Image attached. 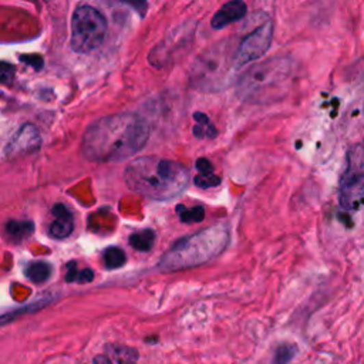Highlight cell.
Returning a JSON list of instances; mask_svg holds the SVG:
<instances>
[{
    "instance_id": "obj_1",
    "label": "cell",
    "mask_w": 364,
    "mask_h": 364,
    "mask_svg": "<svg viewBox=\"0 0 364 364\" xmlns=\"http://www.w3.org/2000/svg\"><path fill=\"white\" fill-rule=\"evenodd\" d=\"M150 138V127L137 114L124 113L91 124L83 138V154L96 162H116L140 153Z\"/></svg>"
},
{
    "instance_id": "obj_2",
    "label": "cell",
    "mask_w": 364,
    "mask_h": 364,
    "mask_svg": "<svg viewBox=\"0 0 364 364\" xmlns=\"http://www.w3.org/2000/svg\"><path fill=\"white\" fill-rule=\"evenodd\" d=\"M129 188L154 201H168L188 188L190 170L182 164L158 157H140L124 171Z\"/></svg>"
},
{
    "instance_id": "obj_3",
    "label": "cell",
    "mask_w": 364,
    "mask_h": 364,
    "mask_svg": "<svg viewBox=\"0 0 364 364\" xmlns=\"http://www.w3.org/2000/svg\"><path fill=\"white\" fill-rule=\"evenodd\" d=\"M229 239V228L224 224L205 228L175 242L161 258L158 268L162 272H175L204 265L220 257Z\"/></svg>"
},
{
    "instance_id": "obj_4",
    "label": "cell",
    "mask_w": 364,
    "mask_h": 364,
    "mask_svg": "<svg viewBox=\"0 0 364 364\" xmlns=\"http://www.w3.org/2000/svg\"><path fill=\"white\" fill-rule=\"evenodd\" d=\"M294 64L286 56H273L249 67L238 81V97L245 103L268 104L286 93Z\"/></svg>"
},
{
    "instance_id": "obj_5",
    "label": "cell",
    "mask_w": 364,
    "mask_h": 364,
    "mask_svg": "<svg viewBox=\"0 0 364 364\" xmlns=\"http://www.w3.org/2000/svg\"><path fill=\"white\" fill-rule=\"evenodd\" d=\"M236 50V49H235ZM235 50L228 42L215 44L199 56L191 68V84L201 91H221L226 88L233 79Z\"/></svg>"
},
{
    "instance_id": "obj_6",
    "label": "cell",
    "mask_w": 364,
    "mask_h": 364,
    "mask_svg": "<svg viewBox=\"0 0 364 364\" xmlns=\"http://www.w3.org/2000/svg\"><path fill=\"white\" fill-rule=\"evenodd\" d=\"M339 203L346 212H357L364 208V145H353L346 154Z\"/></svg>"
},
{
    "instance_id": "obj_7",
    "label": "cell",
    "mask_w": 364,
    "mask_h": 364,
    "mask_svg": "<svg viewBox=\"0 0 364 364\" xmlns=\"http://www.w3.org/2000/svg\"><path fill=\"white\" fill-rule=\"evenodd\" d=\"M107 33L105 17L94 8L80 6L71 21V47L77 53H90L101 46Z\"/></svg>"
},
{
    "instance_id": "obj_8",
    "label": "cell",
    "mask_w": 364,
    "mask_h": 364,
    "mask_svg": "<svg viewBox=\"0 0 364 364\" xmlns=\"http://www.w3.org/2000/svg\"><path fill=\"white\" fill-rule=\"evenodd\" d=\"M273 40V23L265 22L257 30L249 33L235 50V67L236 70L258 60L269 50Z\"/></svg>"
},
{
    "instance_id": "obj_9",
    "label": "cell",
    "mask_w": 364,
    "mask_h": 364,
    "mask_svg": "<svg viewBox=\"0 0 364 364\" xmlns=\"http://www.w3.org/2000/svg\"><path fill=\"white\" fill-rule=\"evenodd\" d=\"M245 14H246V3L244 0H231V2L225 3L213 14L211 26L215 30L224 29L231 23L241 21L242 17H245Z\"/></svg>"
},
{
    "instance_id": "obj_10",
    "label": "cell",
    "mask_w": 364,
    "mask_h": 364,
    "mask_svg": "<svg viewBox=\"0 0 364 364\" xmlns=\"http://www.w3.org/2000/svg\"><path fill=\"white\" fill-rule=\"evenodd\" d=\"M54 221L50 225V235L56 239H64L68 235H71L73 228H75V220L70 209L64 205L59 204L53 208Z\"/></svg>"
},
{
    "instance_id": "obj_11",
    "label": "cell",
    "mask_w": 364,
    "mask_h": 364,
    "mask_svg": "<svg viewBox=\"0 0 364 364\" xmlns=\"http://www.w3.org/2000/svg\"><path fill=\"white\" fill-rule=\"evenodd\" d=\"M40 142L38 130L34 129L33 125H25L23 129L19 131L14 137V140L9 145V154H21V153H27L38 148V145Z\"/></svg>"
},
{
    "instance_id": "obj_12",
    "label": "cell",
    "mask_w": 364,
    "mask_h": 364,
    "mask_svg": "<svg viewBox=\"0 0 364 364\" xmlns=\"http://www.w3.org/2000/svg\"><path fill=\"white\" fill-rule=\"evenodd\" d=\"M137 359L138 354L133 349L110 346L107 354H100L94 359V364H137Z\"/></svg>"
},
{
    "instance_id": "obj_13",
    "label": "cell",
    "mask_w": 364,
    "mask_h": 364,
    "mask_svg": "<svg viewBox=\"0 0 364 364\" xmlns=\"http://www.w3.org/2000/svg\"><path fill=\"white\" fill-rule=\"evenodd\" d=\"M34 225L30 221H10L6 225L8 238L13 242H22L33 233Z\"/></svg>"
},
{
    "instance_id": "obj_14",
    "label": "cell",
    "mask_w": 364,
    "mask_h": 364,
    "mask_svg": "<svg viewBox=\"0 0 364 364\" xmlns=\"http://www.w3.org/2000/svg\"><path fill=\"white\" fill-rule=\"evenodd\" d=\"M155 244V232L153 229H144L130 236V245L140 252H150Z\"/></svg>"
},
{
    "instance_id": "obj_15",
    "label": "cell",
    "mask_w": 364,
    "mask_h": 364,
    "mask_svg": "<svg viewBox=\"0 0 364 364\" xmlns=\"http://www.w3.org/2000/svg\"><path fill=\"white\" fill-rule=\"evenodd\" d=\"M51 275V266L47 262H33L26 269V276L33 283H44Z\"/></svg>"
},
{
    "instance_id": "obj_16",
    "label": "cell",
    "mask_w": 364,
    "mask_h": 364,
    "mask_svg": "<svg viewBox=\"0 0 364 364\" xmlns=\"http://www.w3.org/2000/svg\"><path fill=\"white\" fill-rule=\"evenodd\" d=\"M194 118L196 121V125L194 127V134L196 138H213V137H216V134H218L216 129L204 113H195Z\"/></svg>"
},
{
    "instance_id": "obj_17",
    "label": "cell",
    "mask_w": 364,
    "mask_h": 364,
    "mask_svg": "<svg viewBox=\"0 0 364 364\" xmlns=\"http://www.w3.org/2000/svg\"><path fill=\"white\" fill-rule=\"evenodd\" d=\"M103 261L107 269H118L125 265L127 257L121 248L117 246H110L107 248L103 253Z\"/></svg>"
},
{
    "instance_id": "obj_18",
    "label": "cell",
    "mask_w": 364,
    "mask_h": 364,
    "mask_svg": "<svg viewBox=\"0 0 364 364\" xmlns=\"http://www.w3.org/2000/svg\"><path fill=\"white\" fill-rule=\"evenodd\" d=\"M177 212L179 215L181 222L184 224H196L203 222L205 218V209L204 207H194V208H185L184 205H178Z\"/></svg>"
},
{
    "instance_id": "obj_19",
    "label": "cell",
    "mask_w": 364,
    "mask_h": 364,
    "mask_svg": "<svg viewBox=\"0 0 364 364\" xmlns=\"http://www.w3.org/2000/svg\"><path fill=\"white\" fill-rule=\"evenodd\" d=\"M94 279V272L90 270V269H83V270H77L76 263L71 262L68 265V272H67V276L66 281L67 282H79V283H88Z\"/></svg>"
},
{
    "instance_id": "obj_20",
    "label": "cell",
    "mask_w": 364,
    "mask_h": 364,
    "mask_svg": "<svg viewBox=\"0 0 364 364\" xmlns=\"http://www.w3.org/2000/svg\"><path fill=\"white\" fill-rule=\"evenodd\" d=\"M195 185L198 188H203V190H208V188H213V187H218L221 184V178L215 175V174H208V175H201L198 174L194 179Z\"/></svg>"
},
{
    "instance_id": "obj_21",
    "label": "cell",
    "mask_w": 364,
    "mask_h": 364,
    "mask_svg": "<svg viewBox=\"0 0 364 364\" xmlns=\"http://www.w3.org/2000/svg\"><path fill=\"white\" fill-rule=\"evenodd\" d=\"M295 348L290 344H282L281 348L275 353V359H273V364H287L295 356Z\"/></svg>"
},
{
    "instance_id": "obj_22",
    "label": "cell",
    "mask_w": 364,
    "mask_h": 364,
    "mask_svg": "<svg viewBox=\"0 0 364 364\" xmlns=\"http://www.w3.org/2000/svg\"><path fill=\"white\" fill-rule=\"evenodd\" d=\"M14 67L8 63H0V83H9L13 77Z\"/></svg>"
},
{
    "instance_id": "obj_23",
    "label": "cell",
    "mask_w": 364,
    "mask_h": 364,
    "mask_svg": "<svg viewBox=\"0 0 364 364\" xmlns=\"http://www.w3.org/2000/svg\"><path fill=\"white\" fill-rule=\"evenodd\" d=\"M121 2L130 5L141 16L145 14V10H147V5H148V0H121Z\"/></svg>"
},
{
    "instance_id": "obj_24",
    "label": "cell",
    "mask_w": 364,
    "mask_h": 364,
    "mask_svg": "<svg viewBox=\"0 0 364 364\" xmlns=\"http://www.w3.org/2000/svg\"><path fill=\"white\" fill-rule=\"evenodd\" d=\"M196 168L201 175H208V174H213V167L212 164L207 159V158H199L196 159Z\"/></svg>"
}]
</instances>
